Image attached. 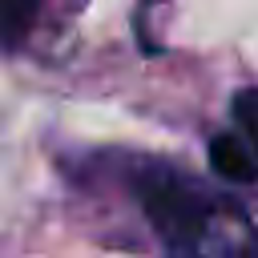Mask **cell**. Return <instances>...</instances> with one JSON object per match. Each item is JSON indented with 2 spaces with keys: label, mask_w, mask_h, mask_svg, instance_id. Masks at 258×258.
<instances>
[{
  "label": "cell",
  "mask_w": 258,
  "mask_h": 258,
  "mask_svg": "<svg viewBox=\"0 0 258 258\" xmlns=\"http://www.w3.org/2000/svg\"><path fill=\"white\" fill-rule=\"evenodd\" d=\"M210 165L226 181H254L258 177V157L250 153V145H242L230 133H218L210 141Z\"/></svg>",
  "instance_id": "2"
},
{
  "label": "cell",
  "mask_w": 258,
  "mask_h": 258,
  "mask_svg": "<svg viewBox=\"0 0 258 258\" xmlns=\"http://www.w3.org/2000/svg\"><path fill=\"white\" fill-rule=\"evenodd\" d=\"M141 202L177 258H258V230L234 202H218L173 177L149 181Z\"/></svg>",
  "instance_id": "1"
},
{
  "label": "cell",
  "mask_w": 258,
  "mask_h": 258,
  "mask_svg": "<svg viewBox=\"0 0 258 258\" xmlns=\"http://www.w3.org/2000/svg\"><path fill=\"white\" fill-rule=\"evenodd\" d=\"M40 0H0V36L4 40H20L32 20H36Z\"/></svg>",
  "instance_id": "3"
},
{
  "label": "cell",
  "mask_w": 258,
  "mask_h": 258,
  "mask_svg": "<svg viewBox=\"0 0 258 258\" xmlns=\"http://www.w3.org/2000/svg\"><path fill=\"white\" fill-rule=\"evenodd\" d=\"M234 117H238V125L246 129L250 145L258 149V89H242V93L234 97Z\"/></svg>",
  "instance_id": "4"
}]
</instances>
